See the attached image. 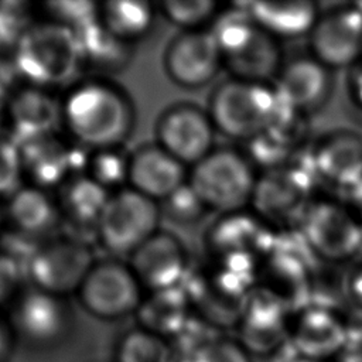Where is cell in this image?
Masks as SVG:
<instances>
[{
  "instance_id": "cell-9",
  "label": "cell",
  "mask_w": 362,
  "mask_h": 362,
  "mask_svg": "<svg viewBox=\"0 0 362 362\" xmlns=\"http://www.w3.org/2000/svg\"><path fill=\"white\" fill-rule=\"evenodd\" d=\"M143 290L129 263L105 259L92 264L76 294L93 317L117 320L137 311Z\"/></svg>"
},
{
  "instance_id": "cell-26",
  "label": "cell",
  "mask_w": 362,
  "mask_h": 362,
  "mask_svg": "<svg viewBox=\"0 0 362 362\" xmlns=\"http://www.w3.org/2000/svg\"><path fill=\"white\" fill-rule=\"evenodd\" d=\"M293 342L304 359L318 362L346 345L345 327L329 310L311 308L300 317Z\"/></svg>"
},
{
  "instance_id": "cell-47",
  "label": "cell",
  "mask_w": 362,
  "mask_h": 362,
  "mask_svg": "<svg viewBox=\"0 0 362 362\" xmlns=\"http://www.w3.org/2000/svg\"><path fill=\"white\" fill-rule=\"evenodd\" d=\"M6 126V122H4V115H3V110L0 109V137H1V129Z\"/></svg>"
},
{
  "instance_id": "cell-49",
  "label": "cell",
  "mask_w": 362,
  "mask_h": 362,
  "mask_svg": "<svg viewBox=\"0 0 362 362\" xmlns=\"http://www.w3.org/2000/svg\"><path fill=\"white\" fill-rule=\"evenodd\" d=\"M4 222V215H3V211L0 209V228H1V223Z\"/></svg>"
},
{
  "instance_id": "cell-13",
  "label": "cell",
  "mask_w": 362,
  "mask_h": 362,
  "mask_svg": "<svg viewBox=\"0 0 362 362\" xmlns=\"http://www.w3.org/2000/svg\"><path fill=\"white\" fill-rule=\"evenodd\" d=\"M163 66L175 85L198 89L219 74L223 59L211 30L204 28L177 34L165 47Z\"/></svg>"
},
{
  "instance_id": "cell-23",
  "label": "cell",
  "mask_w": 362,
  "mask_h": 362,
  "mask_svg": "<svg viewBox=\"0 0 362 362\" xmlns=\"http://www.w3.org/2000/svg\"><path fill=\"white\" fill-rule=\"evenodd\" d=\"M240 337L243 345L257 354L270 352L286 341L283 307L272 293H250L242 315Z\"/></svg>"
},
{
  "instance_id": "cell-48",
  "label": "cell",
  "mask_w": 362,
  "mask_h": 362,
  "mask_svg": "<svg viewBox=\"0 0 362 362\" xmlns=\"http://www.w3.org/2000/svg\"><path fill=\"white\" fill-rule=\"evenodd\" d=\"M294 362H317V361H311V359H304V358H301V359H297V361H294Z\"/></svg>"
},
{
  "instance_id": "cell-7",
  "label": "cell",
  "mask_w": 362,
  "mask_h": 362,
  "mask_svg": "<svg viewBox=\"0 0 362 362\" xmlns=\"http://www.w3.org/2000/svg\"><path fill=\"white\" fill-rule=\"evenodd\" d=\"M307 247L327 262H346L362 249V225L349 206L314 199L300 222Z\"/></svg>"
},
{
  "instance_id": "cell-28",
  "label": "cell",
  "mask_w": 362,
  "mask_h": 362,
  "mask_svg": "<svg viewBox=\"0 0 362 362\" xmlns=\"http://www.w3.org/2000/svg\"><path fill=\"white\" fill-rule=\"evenodd\" d=\"M110 194L85 174L69 178L57 197L62 221L65 219L74 226L96 230Z\"/></svg>"
},
{
  "instance_id": "cell-22",
  "label": "cell",
  "mask_w": 362,
  "mask_h": 362,
  "mask_svg": "<svg viewBox=\"0 0 362 362\" xmlns=\"http://www.w3.org/2000/svg\"><path fill=\"white\" fill-rule=\"evenodd\" d=\"M246 10L253 21L279 42L310 35L321 16L317 4L310 0L255 1L247 4Z\"/></svg>"
},
{
  "instance_id": "cell-35",
  "label": "cell",
  "mask_w": 362,
  "mask_h": 362,
  "mask_svg": "<svg viewBox=\"0 0 362 362\" xmlns=\"http://www.w3.org/2000/svg\"><path fill=\"white\" fill-rule=\"evenodd\" d=\"M34 24L28 3L0 1V52L13 54Z\"/></svg>"
},
{
  "instance_id": "cell-34",
  "label": "cell",
  "mask_w": 362,
  "mask_h": 362,
  "mask_svg": "<svg viewBox=\"0 0 362 362\" xmlns=\"http://www.w3.org/2000/svg\"><path fill=\"white\" fill-rule=\"evenodd\" d=\"M47 20L78 34L99 21V3L59 0L41 4Z\"/></svg>"
},
{
  "instance_id": "cell-41",
  "label": "cell",
  "mask_w": 362,
  "mask_h": 362,
  "mask_svg": "<svg viewBox=\"0 0 362 362\" xmlns=\"http://www.w3.org/2000/svg\"><path fill=\"white\" fill-rule=\"evenodd\" d=\"M348 92L354 105L362 110V59L349 69Z\"/></svg>"
},
{
  "instance_id": "cell-2",
  "label": "cell",
  "mask_w": 362,
  "mask_h": 362,
  "mask_svg": "<svg viewBox=\"0 0 362 362\" xmlns=\"http://www.w3.org/2000/svg\"><path fill=\"white\" fill-rule=\"evenodd\" d=\"M232 78L269 83L283 66L280 44L246 8L219 11L209 27Z\"/></svg>"
},
{
  "instance_id": "cell-21",
  "label": "cell",
  "mask_w": 362,
  "mask_h": 362,
  "mask_svg": "<svg viewBox=\"0 0 362 362\" xmlns=\"http://www.w3.org/2000/svg\"><path fill=\"white\" fill-rule=\"evenodd\" d=\"M13 322L33 341H52L65 331L68 310L62 297L31 287L14 300Z\"/></svg>"
},
{
  "instance_id": "cell-46",
  "label": "cell",
  "mask_w": 362,
  "mask_h": 362,
  "mask_svg": "<svg viewBox=\"0 0 362 362\" xmlns=\"http://www.w3.org/2000/svg\"><path fill=\"white\" fill-rule=\"evenodd\" d=\"M342 362H362V349H359V351H349L344 356Z\"/></svg>"
},
{
  "instance_id": "cell-45",
  "label": "cell",
  "mask_w": 362,
  "mask_h": 362,
  "mask_svg": "<svg viewBox=\"0 0 362 362\" xmlns=\"http://www.w3.org/2000/svg\"><path fill=\"white\" fill-rule=\"evenodd\" d=\"M351 293L358 300V303L362 305V267L356 270V273L351 279Z\"/></svg>"
},
{
  "instance_id": "cell-38",
  "label": "cell",
  "mask_w": 362,
  "mask_h": 362,
  "mask_svg": "<svg viewBox=\"0 0 362 362\" xmlns=\"http://www.w3.org/2000/svg\"><path fill=\"white\" fill-rule=\"evenodd\" d=\"M192 362H249L243 349L226 339H212L199 348L194 356Z\"/></svg>"
},
{
  "instance_id": "cell-17",
  "label": "cell",
  "mask_w": 362,
  "mask_h": 362,
  "mask_svg": "<svg viewBox=\"0 0 362 362\" xmlns=\"http://www.w3.org/2000/svg\"><path fill=\"white\" fill-rule=\"evenodd\" d=\"M273 82L284 107L301 116L318 110L331 93L329 69L314 57L287 61Z\"/></svg>"
},
{
  "instance_id": "cell-33",
  "label": "cell",
  "mask_w": 362,
  "mask_h": 362,
  "mask_svg": "<svg viewBox=\"0 0 362 362\" xmlns=\"http://www.w3.org/2000/svg\"><path fill=\"white\" fill-rule=\"evenodd\" d=\"M163 17L181 31L204 30L218 16V3L212 0H165L158 4Z\"/></svg>"
},
{
  "instance_id": "cell-14",
  "label": "cell",
  "mask_w": 362,
  "mask_h": 362,
  "mask_svg": "<svg viewBox=\"0 0 362 362\" xmlns=\"http://www.w3.org/2000/svg\"><path fill=\"white\" fill-rule=\"evenodd\" d=\"M308 38L311 57L328 69H351L362 59L361 6H345L321 14Z\"/></svg>"
},
{
  "instance_id": "cell-5",
  "label": "cell",
  "mask_w": 362,
  "mask_h": 362,
  "mask_svg": "<svg viewBox=\"0 0 362 362\" xmlns=\"http://www.w3.org/2000/svg\"><path fill=\"white\" fill-rule=\"evenodd\" d=\"M256 182L250 158L229 147H215L188 173V184L206 209L219 215L245 211L252 204Z\"/></svg>"
},
{
  "instance_id": "cell-20",
  "label": "cell",
  "mask_w": 362,
  "mask_h": 362,
  "mask_svg": "<svg viewBox=\"0 0 362 362\" xmlns=\"http://www.w3.org/2000/svg\"><path fill=\"white\" fill-rule=\"evenodd\" d=\"M310 160L318 180L351 191L362 181V136L351 130L332 132L314 147Z\"/></svg>"
},
{
  "instance_id": "cell-30",
  "label": "cell",
  "mask_w": 362,
  "mask_h": 362,
  "mask_svg": "<svg viewBox=\"0 0 362 362\" xmlns=\"http://www.w3.org/2000/svg\"><path fill=\"white\" fill-rule=\"evenodd\" d=\"M154 4L144 0H110L99 3V23L119 40L134 44L153 28Z\"/></svg>"
},
{
  "instance_id": "cell-42",
  "label": "cell",
  "mask_w": 362,
  "mask_h": 362,
  "mask_svg": "<svg viewBox=\"0 0 362 362\" xmlns=\"http://www.w3.org/2000/svg\"><path fill=\"white\" fill-rule=\"evenodd\" d=\"M344 327L346 344L354 346L352 351H359V346H362V313L351 318Z\"/></svg>"
},
{
  "instance_id": "cell-16",
  "label": "cell",
  "mask_w": 362,
  "mask_h": 362,
  "mask_svg": "<svg viewBox=\"0 0 362 362\" xmlns=\"http://www.w3.org/2000/svg\"><path fill=\"white\" fill-rule=\"evenodd\" d=\"M129 257V266L141 287L150 293L180 287L187 273L185 249L165 230L156 232Z\"/></svg>"
},
{
  "instance_id": "cell-24",
  "label": "cell",
  "mask_w": 362,
  "mask_h": 362,
  "mask_svg": "<svg viewBox=\"0 0 362 362\" xmlns=\"http://www.w3.org/2000/svg\"><path fill=\"white\" fill-rule=\"evenodd\" d=\"M81 71L105 78L123 71L133 57V44L110 34L99 21L76 34Z\"/></svg>"
},
{
  "instance_id": "cell-36",
  "label": "cell",
  "mask_w": 362,
  "mask_h": 362,
  "mask_svg": "<svg viewBox=\"0 0 362 362\" xmlns=\"http://www.w3.org/2000/svg\"><path fill=\"white\" fill-rule=\"evenodd\" d=\"M160 209L161 215L167 219L184 226L197 223L208 211L199 195L188 182L160 202Z\"/></svg>"
},
{
  "instance_id": "cell-10",
  "label": "cell",
  "mask_w": 362,
  "mask_h": 362,
  "mask_svg": "<svg viewBox=\"0 0 362 362\" xmlns=\"http://www.w3.org/2000/svg\"><path fill=\"white\" fill-rule=\"evenodd\" d=\"M314 170L286 163L257 177L252 204L255 215L262 221L274 223L300 222L307 206L314 201Z\"/></svg>"
},
{
  "instance_id": "cell-32",
  "label": "cell",
  "mask_w": 362,
  "mask_h": 362,
  "mask_svg": "<svg viewBox=\"0 0 362 362\" xmlns=\"http://www.w3.org/2000/svg\"><path fill=\"white\" fill-rule=\"evenodd\" d=\"M117 362H171V346L165 338L137 328L122 338Z\"/></svg>"
},
{
  "instance_id": "cell-15",
  "label": "cell",
  "mask_w": 362,
  "mask_h": 362,
  "mask_svg": "<svg viewBox=\"0 0 362 362\" xmlns=\"http://www.w3.org/2000/svg\"><path fill=\"white\" fill-rule=\"evenodd\" d=\"M3 115L11 139L21 144L57 133L62 126V99H57L51 89L21 83L7 100Z\"/></svg>"
},
{
  "instance_id": "cell-31",
  "label": "cell",
  "mask_w": 362,
  "mask_h": 362,
  "mask_svg": "<svg viewBox=\"0 0 362 362\" xmlns=\"http://www.w3.org/2000/svg\"><path fill=\"white\" fill-rule=\"evenodd\" d=\"M129 157L122 148H103L89 153L85 175L109 192L127 187Z\"/></svg>"
},
{
  "instance_id": "cell-29",
  "label": "cell",
  "mask_w": 362,
  "mask_h": 362,
  "mask_svg": "<svg viewBox=\"0 0 362 362\" xmlns=\"http://www.w3.org/2000/svg\"><path fill=\"white\" fill-rule=\"evenodd\" d=\"M260 222V218L249 216L245 211L221 215L208 232V246L218 257L235 253L253 255L264 236Z\"/></svg>"
},
{
  "instance_id": "cell-37",
  "label": "cell",
  "mask_w": 362,
  "mask_h": 362,
  "mask_svg": "<svg viewBox=\"0 0 362 362\" xmlns=\"http://www.w3.org/2000/svg\"><path fill=\"white\" fill-rule=\"evenodd\" d=\"M24 182L20 148L13 139L0 137V198L8 199Z\"/></svg>"
},
{
  "instance_id": "cell-4",
  "label": "cell",
  "mask_w": 362,
  "mask_h": 362,
  "mask_svg": "<svg viewBox=\"0 0 362 362\" xmlns=\"http://www.w3.org/2000/svg\"><path fill=\"white\" fill-rule=\"evenodd\" d=\"M11 61L23 83L52 90L81 72L76 34L48 20L35 23Z\"/></svg>"
},
{
  "instance_id": "cell-1",
  "label": "cell",
  "mask_w": 362,
  "mask_h": 362,
  "mask_svg": "<svg viewBox=\"0 0 362 362\" xmlns=\"http://www.w3.org/2000/svg\"><path fill=\"white\" fill-rule=\"evenodd\" d=\"M134 122L132 99L106 78L75 82L62 98V127L71 141L89 151L122 147Z\"/></svg>"
},
{
  "instance_id": "cell-27",
  "label": "cell",
  "mask_w": 362,
  "mask_h": 362,
  "mask_svg": "<svg viewBox=\"0 0 362 362\" xmlns=\"http://www.w3.org/2000/svg\"><path fill=\"white\" fill-rule=\"evenodd\" d=\"M191 301L180 287L151 291L143 298L136 315L140 328L161 338L175 337L189 321Z\"/></svg>"
},
{
  "instance_id": "cell-44",
  "label": "cell",
  "mask_w": 362,
  "mask_h": 362,
  "mask_svg": "<svg viewBox=\"0 0 362 362\" xmlns=\"http://www.w3.org/2000/svg\"><path fill=\"white\" fill-rule=\"evenodd\" d=\"M11 345V338H10V329L6 325L3 320H0V361L7 355L10 351Z\"/></svg>"
},
{
  "instance_id": "cell-8",
  "label": "cell",
  "mask_w": 362,
  "mask_h": 362,
  "mask_svg": "<svg viewBox=\"0 0 362 362\" xmlns=\"http://www.w3.org/2000/svg\"><path fill=\"white\" fill-rule=\"evenodd\" d=\"M95 263L89 246L71 236H54L35 249L27 263L33 287L65 297L78 293Z\"/></svg>"
},
{
  "instance_id": "cell-19",
  "label": "cell",
  "mask_w": 362,
  "mask_h": 362,
  "mask_svg": "<svg viewBox=\"0 0 362 362\" xmlns=\"http://www.w3.org/2000/svg\"><path fill=\"white\" fill-rule=\"evenodd\" d=\"M187 168L157 143L143 144L129 157L127 187L160 204L188 182Z\"/></svg>"
},
{
  "instance_id": "cell-43",
  "label": "cell",
  "mask_w": 362,
  "mask_h": 362,
  "mask_svg": "<svg viewBox=\"0 0 362 362\" xmlns=\"http://www.w3.org/2000/svg\"><path fill=\"white\" fill-rule=\"evenodd\" d=\"M349 197H351L349 208L352 209V212L355 214V216L362 225V181L349 191Z\"/></svg>"
},
{
  "instance_id": "cell-18",
  "label": "cell",
  "mask_w": 362,
  "mask_h": 362,
  "mask_svg": "<svg viewBox=\"0 0 362 362\" xmlns=\"http://www.w3.org/2000/svg\"><path fill=\"white\" fill-rule=\"evenodd\" d=\"M3 215L14 235L38 245L54 238L62 222L58 198L31 184H23L6 199Z\"/></svg>"
},
{
  "instance_id": "cell-12",
  "label": "cell",
  "mask_w": 362,
  "mask_h": 362,
  "mask_svg": "<svg viewBox=\"0 0 362 362\" xmlns=\"http://www.w3.org/2000/svg\"><path fill=\"white\" fill-rule=\"evenodd\" d=\"M20 148L24 182L44 189L62 187L69 178L85 173L89 150L59 137L57 133L37 137Z\"/></svg>"
},
{
  "instance_id": "cell-3",
  "label": "cell",
  "mask_w": 362,
  "mask_h": 362,
  "mask_svg": "<svg viewBox=\"0 0 362 362\" xmlns=\"http://www.w3.org/2000/svg\"><path fill=\"white\" fill-rule=\"evenodd\" d=\"M218 133L249 143L284 110L273 85L229 78L216 85L206 107Z\"/></svg>"
},
{
  "instance_id": "cell-40",
  "label": "cell",
  "mask_w": 362,
  "mask_h": 362,
  "mask_svg": "<svg viewBox=\"0 0 362 362\" xmlns=\"http://www.w3.org/2000/svg\"><path fill=\"white\" fill-rule=\"evenodd\" d=\"M14 64L10 59L0 58V109L3 110L14 90L21 85Z\"/></svg>"
},
{
  "instance_id": "cell-6",
  "label": "cell",
  "mask_w": 362,
  "mask_h": 362,
  "mask_svg": "<svg viewBox=\"0 0 362 362\" xmlns=\"http://www.w3.org/2000/svg\"><path fill=\"white\" fill-rule=\"evenodd\" d=\"M160 218L158 202L124 187L110 194L95 233L107 252L130 256L160 230Z\"/></svg>"
},
{
  "instance_id": "cell-39",
  "label": "cell",
  "mask_w": 362,
  "mask_h": 362,
  "mask_svg": "<svg viewBox=\"0 0 362 362\" xmlns=\"http://www.w3.org/2000/svg\"><path fill=\"white\" fill-rule=\"evenodd\" d=\"M21 264L4 252H0V305L16 300L20 294Z\"/></svg>"
},
{
  "instance_id": "cell-25",
  "label": "cell",
  "mask_w": 362,
  "mask_h": 362,
  "mask_svg": "<svg viewBox=\"0 0 362 362\" xmlns=\"http://www.w3.org/2000/svg\"><path fill=\"white\" fill-rule=\"evenodd\" d=\"M305 134V116L284 107L274 123L260 136L250 140V161L259 163L264 170L286 164Z\"/></svg>"
},
{
  "instance_id": "cell-11",
  "label": "cell",
  "mask_w": 362,
  "mask_h": 362,
  "mask_svg": "<svg viewBox=\"0 0 362 362\" xmlns=\"http://www.w3.org/2000/svg\"><path fill=\"white\" fill-rule=\"evenodd\" d=\"M215 133L208 110L188 102L168 106L156 122V143L187 167L215 148Z\"/></svg>"
}]
</instances>
